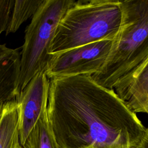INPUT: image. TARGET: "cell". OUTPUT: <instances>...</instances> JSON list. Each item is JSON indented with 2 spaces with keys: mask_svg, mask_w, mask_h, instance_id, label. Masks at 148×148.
I'll list each match as a JSON object with an SVG mask.
<instances>
[{
  "mask_svg": "<svg viewBox=\"0 0 148 148\" xmlns=\"http://www.w3.org/2000/svg\"><path fill=\"white\" fill-rule=\"evenodd\" d=\"M14 2L13 0H0V35L6 29Z\"/></svg>",
  "mask_w": 148,
  "mask_h": 148,
  "instance_id": "12",
  "label": "cell"
},
{
  "mask_svg": "<svg viewBox=\"0 0 148 148\" xmlns=\"http://www.w3.org/2000/svg\"><path fill=\"white\" fill-rule=\"evenodd\" d=\"M20 48L11 49L0 43V104L16 99L20 95Z\"/></svg>",
  "mask_w": 148,
  "mask_h": 148,
  "instance_id": "7",
  "label": "cell"
},
{
  "mask_svg": "<svg viewBox=\"0 0 148 148\" xmlns=\"http://www.w3.org/2000/svg\"><path fill=\"white\" fill-rule=\"evenodd\" d=\"M120 29L108 58L92 79L117 89L126 83L148 59V0L121 1Z\"/></svg>",
  "mask_w": 148,
  "mask_h": 148,
  "instance_id": "2",
  "label": "cell"
},
{
  "mask_svg": "<svg viewBox=\"0 0 148 148\" xmlns=\"http://www.w3.org/2000/svg\"><path fill=\"white\" fill-rule=\"evenodd\" d=\"M114 91L131 111L148 114V59L126 83Z\"/></svg>",
  "mask_w": 148,
  "mask_h": 148,
  "instance_id": "8",
  "label": "cell"
},
{
  "mask_svg": "<svg viewBox=\"0 0 148 148\" xmlns=\"http://www.w3.org/2000/svg\"><path fill=\"white\" fill-rule=\"evenodd\" d=\"M112 40H102L52 55L45 72L49 79L78 75L92 76L105 64Z\"/></svg>",
  "mask_w": 148,
  "mask_h": 148,
  "instance_id": "5",
  "label": "cell"
},
{
  "mask_svg": "<svg viewBox=\"0 0 148 148\" xmlns=\"http://www.w3.org/2000/svg\"><path fill=\"white\" fill-rule=\"evenodd\" d=\"M75 0H44L25 31L20 58L19 91L46 71L52 57L49 50L61 18Z\"/></svg>",
  "mask_w": 148,
  "mask_h": 148,
  "instance_id": "4",
  "label": "cell"
},
{
  "mask_svg": "<svg viewBox=\"0 0 148 148\" xmlns=\"http://www.w3.org/2000/svg\"><path fill=\"white\" fill-rule=\"evenodd\" d=\"M44 0H15L6 35L16 32L21 25L33 17Z\"/></svg>",
  "mask_w": 148,
  "mask_h": 148,
  "instance_id": "11",
  "label": "cell"
},
{
  "mask_svg": "<svg viewBox=\"0 0 148 148\" xmlns=\"http://www.w3.org/2000/svg\"><path fill=\"white\" fill-rule=\"evenodd\" d=\"M135 148H148V128L145 136Z\"/></svg>",
  "mask_w": 148,
  "mask_h": 148,
  "instance_id": "13",
  "label": "cell"
},
{
  "mask_svg": "<svg viewBox=\"0 0 148 148\" xmlns=\"http://www.w3.org/2000/svg\"><path fill=\"white\" fill-rule=\"evenodd\" d=\"M50 80L45 71L36 74L17 98L19 104L20 142L23 146L30 132L47 108Z\"/></svg>",
  "mask_w": 148,
  "mask_h": 148,
  "instance_id": "6",
  "label": "cell"
},
{
  "mask_svg": "<svg viewBox=\"0 0 148 148\" xmlns=\"http://www.w3.org/2000/svg\"><path fill=\"white\" fill-rule=\"evenodd\" d=\"M49 80L47 115L60 148H135L145 136L136 113L91 76Z\"/></svg>",
  "mask_w": 148,
  "mask_h": 148,
  "instance_id": "1",
  "label": "cell"
},
{
  "mask_svg": "<svg viewBox=\"0 0 148 148\" xmlns=\"http://www.w3.org/2000/svg\"><path fill=\"white\" fill-rule=\"evenodd\" d=\"M23 147V148H60L49 123L47 108L43 111Z\"/></svg>",
  "mask_w": 148,
  "mask_h": 148,
  "instance_id": "10",
  "label": "cell"
},
{
  "mask_svg": "<svg viewBox=\"0 0 148 148\" xmlns=\"http://www.w3.org/2000/svg\"><path fill=\"white\" fill-rule=\"evenodd\" d=\"M20 145L19 104L16 98L3 105L0 116V148H23Z\"/></svg>",
  "mask_w": 148,
  "mask_h": 148,
  "instance_id": "9",
  "label": "cell"
},
{
  "mask_svg": "<svg viewBox=\"0 0 148 148\" xmlns=\"http://www.w3.org/2000/svg\"><path fill=\"white\" fill-rule=\"evenodd\" d=\"M3 103H1V104H0V116H1V114L2 110V108H3Z\"/></svg>",
  "mask_w": 148,
  "mask_h": 148,
  "instance_id": "14",
  "label": "cell"
},
{
  "mask_svg": "<svg viewBox=\"0 0 148 148\" xmlns=\"http://www.w3.org/2000/svg\"><path fill=\"white\" fill-rule=\"evenodd\" d=\"M121 17V1H74L58 25L49 54L113 40L120 29Z\"/></svg>",
  "mask_w": 148,
  "mask_h": 148,
  "instance_id": "3",
  "label": "cell"
}]
</instances>
